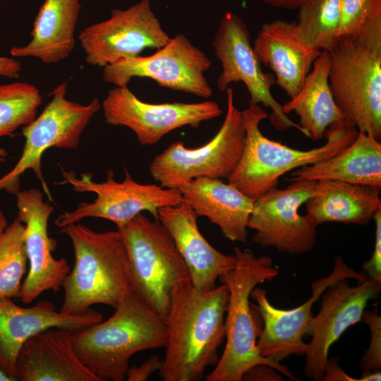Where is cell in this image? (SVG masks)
I'll use <instances>...</instances> for the list:
<instances>
[{
	"instance_id": "33",
	"label": "cell",
	"mask_w": 381,
	"mask_h": 381,
	"mask_svg": "<svg viewBox=\"0 0 381 381\" xmlns=\"http://www.w3.org/2000/svg\"><path fill=\"white\" fill-rule=\"evenodd\" d=\"M375 223V242L370 258L362 265L367 277L381 284V210L373 219Z\"/></svg>"
},
{
	"instance_id": "37",
	"label": "cell",
	"mask_w": 381,
	"mask_h": 381,
	"mask_svg": "<svg viewBox=\"0 0 381 381\" xmlns=\"http://www.w3.org/2000/svg\"><path fill=\"white\" fill-rule=\"evenodd\" d=\"M22 66L18 60L6 56H0V76L18 78Z\"/></svg>"
},
{
	"instance_id": "32",
	"label": "cell",
	"mask_w": 381,
	"mask_h": 381,
	"mask_svg": "<svg viewBox=\"0 0 381 381\" xmlns=\"http://www.w3.org/2000/svg\"><path fill=\"white\" fill-rule=\"evenodd\" d=\"M361 321L366 323L370 330V345L360 362L362 376H364L373 372L380 371L381 368V317L377 308L365 310Z\"/></svg>"
},
{
	"instance_id": "14",
	"label": "cell",
	"mask_w": 381,
	"mask_h": 381,
	"mask_svg": "<svg viewBox=\"0 0 381 381\" xmlns=\"http://www.w3.org/2000/svg\"><path fill=\"white\" fill-rule=\"evenodd\" d=\"M170 38L150 0H140L126 9H114L109 18L86 27L78 35L85 61L103 68L138 56L146 49H159Z\"/></svg>"
},
{
	"instance_id": "24",
	"label": "cell",
	"mask_w": 381,
	"mask_h": 381,
	"mask_svg": "<svg viewBox=\"0 0 381 381\" xmlns=\"http://www.w3.org/2000/svg\"><path fill=\"white\" fill-rule=\"evenodd\" d=\"M80 0H44L33 22L30 42L13 47V57H32L47 64L66 59L75 47Z\"/></svg>"
},
{
	"instance_id": "41",
	"label": "cell",
	"mask_w": 381,
	"mask_h": 381,
	"mask_svg": "<svg viewBox=\"0 0 381 381\" xmlns=\"http://www.w3.org/2000/svg\"><path fill=\"white\" fill-rule=\"evenodd\" d=\"M0 381H12V380L0 370Z\"/></svg>"
},
{
	"instance_id": "3",
	"label": "cell",
	"mask_w": 381,
	"mask_h": 381,
	"mask_svg": "<svg viewBox=\"0 0 381 381\" xmlns=\"http://www.w3.org/2000/svg\"><path fill=\"white\" fill-rule=\"evenodd\" d=\"M107 320L73 331L74 351L101 381H123L136 353L164 347L167 331L159 315L131 291Z\"/></svg>"
},
{
	"instance_id": "6",
	"label": "cell",
	"mask_w": 381,
	"mask_h": 381,
	"mask_svg": "<svg viewBox=\"0 0 381 381\" xmlns=\"http://www.w3.org/2000/svg\"><path fill=\"white\" fill-rule=\"evenodd\" d=\"M119 229L129 260L131 290L165 318L174 290L191 282L188 267L168 230L143 212Z\"/></svg>"
},
{
	"instance_id": "25",
	"label": "cell",
	"mask_w": 381,
	"mask_h": 381,
	"mask_svg": "<svg viewBox=\"0 0 381 381\" xmlns=\"http://www.w3.org/2000/svg\"><path fill=\"white\" fill-rule=\"evenodd\" d=\"M288 180H337L380 188V140L358 131L354 140L342 150L328 159L293 170Z\"/></svg>"
},
{
	"instance_id": "2",
	"label": "cell",
	"mask_w": 381,
	"mask_h": 381,
	"mask_svg": "<svg viewBox=\"0 0 381 381\" xmlns=\"http://www.w3.org/2000/svg\"><path fill=\"white\" fill-rule=\"evenodd\" d=\"M235 267L219 279L229 289L225 316L226 346L214 369L205 378L207 381H242L245 372L258 364L267 365L291 380L296 377L285 365L262 357L257 339L262 320L257 306L250 302L253 289L260 284L279 275L267 256L256 257L249 248L234 249Z\"/></svg>"
},
{
	"instance_id": "36",
	"label": "cell",
	"mask_w": 381,
	"mask_h": 381,
	"mask_svg": "<svg viewBox=\"0 0 381 381\" xmlns=\"http://www.w3.org/2000/svg\"><path fill=\"white\" fill-rule=\"evenodd\" d=\"M325 381H362L361 377L356 379L351 377L339 365L337 357L328 358L324 371Z\"/></svg>"
},
{
	"instance_id": "38",
	"label": "cell",
	"mask_w": 381,
	"mask_h": 381,
	"mask_svg": "<svg viewBox=\"0 0 381 381\" xmlns=\"http://www.w3.org/2000/svg\"><path fill=\"white\" fill-rule=\"evenodd\" d=\"M265 4L273 8L296 10L306 0H262Z\"/></svg>"
},
{
	"instance_id": "23",
	"label": "cell",
	"mask_w": 381,
	"mask_h": 381,
	"mask_svg": "<svg viewBox=\"0 0 381 381\" xmlns=\"http://www.w3.org/2000/svg\"><path fill=\"white\" fill-rule=\"evenodd\" d=\"M178 189L198 217H207L231 241H246L253 199L222 179L206 177L192 179Z\"/></svg>"
},
{
	"instance_id": "5",
	"label": "cell",
	"mask_w": 381,
	"mask_h": 381,
	"mask_svg": "<svg viewBox=\"0 0 381 381\" xmlns=\"http://www.w3.org/2000/svg\"><path fill=\"white\" fill-rule=\"evenodd\" d=\"M241 111L245 145L240 160L227 181L254 200L277 188L280 177L289 171L336 155L351 143L358 132L347 121L336 123L326 130L324 145L301 150L262 134L260 124L268 116L260 104H249Z\"/></svg>"
},
{
	"instance_id": "13",
	"label": "cell",
	"mask_w": 381,
	"mask_h": 381,
	"mask_svg": "<svg viewBox=\"0 0 381 381\" xmlns=\"http://www.w3.org/2000/svg\"><path fill=\"white\" fill-rule=\"evenodd\" d=\"M318 192V181H293L284 189L275 188L254 200L248 229L255 230L253 241L262 248L299 255L316 243V227L299 209Z\"/></svg>"
},
{
	"instance_id": "27",
	"label": "cell",
	"mask_w": 381,
	"mask_h": 381,
	"mask_svg": "<svg viewBox=\"0 0 381 381\" xmlns=\"http://www.w3.org/2000/svg\"><path fill=\"white\" fill-rule=\"evenodd\" d=\"M330 66L329 52L322 51L298 92L282 105L286 114L294 112L298 116L303 134L315 140L322 139L331 125L346 121L329 87Z\"/></svg>"
},
{
	"instance_id": "18",
	"label": "cell",
	"mask_w": 381,
	"mask_h": 381,
	"mask_svg": "<svg viewBox=\"0 0 381 381\" xmlns=\"http://www.w3.org/2000/svg\"><path fill=\"white\" fill-rule=\"evenodd\" d=\"M17 218L25 226L23 238L29 270L22 283L19 298L30 303L43 292L57 291L70 272L64 258L56 259L52 252L56 242L48 235V221L54 210L37 188L16 194Z\"/></svg>"
},
{
	"instance_id": "7",
	"label": "cell",
	"mask_w": 381,
	"mask_h": 381,
	"mask_svg": "<svg viewBox=\"0 0 381 381\" xmlns=\"http://www.w3.org/2000/svg\"><path fill=\"white\" fill-rule=\"evenodd\" d=\"M329 87L346 121L381 138V45L340 40L329 52Z\"/></svg>"
},
{
	"instance_id": "29",
	"label": "cell",
	"mask_w": 381,
	"mask_h": 381,
	"mask_svg": "<svg viewBox=\"0 0 381 381\" xmlns=\"http://www.w3.org/2000/svg\"><path fill=\"white\" fill-rule=\"evenodd\" d=\"M24 229L16 217L0 236V297L19 298L28 262Z\"/></svg>"
},
{
	"instance_id": "10",
	"label": "cell",
	"mask_w": 381,
	"mask_h": 381,
	"mask_svg": "<svg viewBox=\"0 0 381 381\" xmlns=\"http://www.w3.org/2000/svg\"><path fill=\"white\" fill-rule=\"evenodd\" d=\"M62 176L60 184L68 183L75 192L94 193L96 198L92 202H81L75 210L59 214L54 224L61 229L86 217L105 219L121 229L144 211L149 212L158 221L160 208L176 205L183 200L178 188L139 183L127 169L121 182L115 181L111 169L107 172V180L99 183L92 181L88 174L77 177L75 172L62 169Z\"/></svg>"
},
{
	"instance_id": "31",
	"label": "cell",
	"mask_w": 381,
	"mask_h": 381,
	"mask_svg": "<svg viewBox=\"0 0 381 381\" xmlns=\"http://www.w3.org/2000/svg\"><path fill=\"white\" fill-rule=\"evenodd\" d=\"M340 40L381 45V0H340Z\"/></svg>"
},
{
	"instance_id": "26",
	"label": "cell",
	"mask_w": 381,
	"mask_h": 381,
	"mask_svg": "<svg viewBox=\"0 0 381 381\" xmlns=\"http://www.w3.org/2000/svg\"><path fill=\"white\" fill-rule=\"evenodd\" d=\"M380 188L337 180L318 181V192L306 204L315 226L329 222L366 225L381 210Z\"/></svg>"
},
{
	"instance_id": "35",
	"label": "cell",
	"mask_w": 381,
	"mask_h": 381,
	"mask_svg": "<svg viewBox=\"0 0 381 381\" xmlns=\"http://www.w3.org/2000/svg\"><path fill=\"white\" fill-rule=\"evenodd\" d=\"M275 369L265 364H258L248 369L243 375L246 381H282Z\"/></svg>"
},
{
	"instance_id": "11",
	"label": "cell",
	"mask_w": 381,
	"mask_h": 381,
	"mask_svg": "<svg viewBox=\"0 0 381 381\" xmlns=\"http://www.w3.org/2000/svg\"><path fill=\"white\" fill-rule=\"evenodd\" d=\"M211 66L207 56L183 34L150 56L120 60L104 67L102 78L114 86H128L133 78H146L159 86L207 99L212 89L205 77Z\"/></svg>"
},
{
	"instance_id": "19",
	"label": "cell",
	"mask_w": 381,
	"mask_h": 381,
	"mask_svg": "<svg viewBox=\"0 0 381 381\" xmlns=\"http://www.w3.org/2000/svg\"><path fill=\"white\" fill-rule=\"evenodd\" d=\"M102 320L91 308L67 314L58 311L49 301H38L24 308L11 298L0 297V370L12 381L16 379V360L24 343L37 333L49 328L78 330Z\"/></svg>"
},
{
	"instance_id": "15",
	"label": "cell",
	"mask_w": 381,
	"mask_h": 381,
	"mask_svg": "<svg viewBox=\"0 0 381 381\" xmlns=\"http://www.w3.org/2000/svg\"><path fill=\"white\" fill-rule=\"evenodd\" d=\"M106 123L130 128L141 145H153L164 136L183 126L196 128L219 117L222 109L214 101L196 103H148L128 86H115L101 103Z\"/></svg>"
},
{
	"instance_id": "4",
	"label": "cell",
	"mask_w": 381,
	"mask_h": 381,
	"mask_svg": "<svg viewBox=\"0 0 381 381\" xmlns=\"http://www.w3.org/2000/svg\"><path fill=\"white\" fill-rule=\"evenodd\" d=\"M60 232L70 238L75 255L73 268L62 284L60 311L78 313L96 304L115 308L131 290L128 255L121 231L96 232L76 222Z\"/></svg>"
},
{
	"instance_id": "1",
	"label": "cell",
	"mask_w": 381,
	"mask_h": 381,
	"mask_svg": "<svg viewBox=\"0 0 381 381\" xmlns=\"http://www.w3.org/2000/svg\"><path fill=\"white\" fill-rule=\"evenodd\" d=\"M229 289L222 283L202 291L187 282L172 292L164 318L166 352L159 370L164 381H197L219 359L217 351L226 337Z\"/></svg>"
},
{
	"instance_id": "40",
	"label": "cell",
	"mask_w": 381,
	"mask_h": 381,
	"mask_svg": "<svg viewBox=\"0 0 381 381\" xmlns=\"http://www.w3.org/2000/svg\"><path fill=\"white\" fill-rule=\"evenodd\" d=\"M7 155L6 150L0 147V162H4Z\"/></svg>"
},
{
	"instance_id": "30",
	"label": "cell",
	"mask_w": 381,
	"mask_h": 381,
	"mask_svg": "<svg viewBox=\"0 0 381 381\" xmlns=\"http://www.w3.org/2000/svg\"><path fill=\"white\" fill-rule=\"evenodd\" d=\"M42 102L40 90L26 82L0 85V138L11 135L36 117Z\"/></svg>"
},
{
	"instance_id": "17",
	"label": "cell",
	"mask_w": 381,
	"mask_h": 381,
	"mask_svg": "<svg viewBox=\"0 0 381 381\" xmlns=\"http://www.w3.org/2000/svg\"><path fill=\"white\" fill-rule=\"evenodd\" d=\"M381 284L368 277L356 286L342 279L321 295V307L313 316L305 353L304 374L315 381L323 380L331 346L351 326L361 322L368 302L378 298Z\"/></svg>"
},
{
	"instance_id": "16",
	"label": "cell",
	"mask_w": 381,
	"mask_h": 381,
	"mask_svg": "<svg viewBox=\"0 0 381 381\" xmlns=\"http://www.w3.org/2000/svg\"><path fill=\"white\" fill-rule=\"evenodd\" d=\"M342 279L361 282L367 279L364 272H358L337 255L331 274L318 279L311 284L312 296L293 309L275 308L268 300L266 290L256 286L250 294L262 320V327L257 339L260 354L270 361L280 362L291 355L303 356L307 344L303 340L310 335L313 318L312 308L322 293Z\"/></svg>"
},
{
	"instance_id": "20",
	"label": "cell",
	"mask_w": 381,
	"mask_h": 381,
	"mask_svg": "<svg viewBox=\"0 0 381 381\" xmlns=\"http://www.w3.org/2000/svg\"><path fill=\"white\" fill-rule=\"evenodd\" d=\"M197 218L185 200L158 210V221L171 236L188 267L193 286L206 291L215 287L217 279L235 267L236 259L209 243L198 229Z\"/></svg>"
},
{
	"instance_id": "21",
	"label": "cell",
	"mask_w": 381,
	"mask_h": 381,
	"mask_svg": "<svg viewBox=\"0 0 381 381\" xmlns=\"http://www.w3.org/2000/svg\"><path fill=\"white\" fill-rule=\"evenodd\" d=\"M252 47L261 64L272 71L276 84L290 98L298 92L322 52L303 41L295 21L282 20L263 24Z\"/></svg>"
},
{
	"instance_id": "28",
	"label": "cell",
	"mask_w": 381,
	"mask_h": 381,
	"mask_svg": "<svg viewBox=\"0 0 381 381\" xmlns=\"http://www.w3.org/2000/svg\"><path fill=\"white\" fill-rule=\"evenodd\" d=\"M296 10V28L303 41L329 52L338 42L340 0H306Z\"/></svg>"
},
{
	"instance_id": "22",
	"label": "cell",
	"mask_w": 381,
	"mask_h": 381,
	"mask_svg": "<svg viewBox=\"0 0 381 381\" xmlns=\"http://www.w3.org/2000/svg\"><path fill=\"white\" fill-rule=\"evenodd\" d=\"M73 332L49 328L29 338L18 354L16 380L101 381L76 355Z\"/></svg>"
},
{
	"instance_id": "12",
	"label": "cell",
	"mask_w": 381,
	"mask_h": 381,
	"mask_svg": "<svg viewBox=\"0 0 381 381\" xmlns=\"http://www.w3.org/2000/svg\"><path fill=\"white\" fill-rule=\"evenodd\" d=\"M212 46L222 68L217 80L219 90H226L232 83H243L250 95L249 104H261L270 108L272 113L269 118L277 130L295 128L303 134L302 128L288 117L272 95L274 75L262 69L253 49L248 26L238 15L231 11L223 15Z\"/></svg>"
},
{
	"instance_id": "8",
	"label": "cell",
	"mask_w": 381,
	"mask_h": 381,
	"mask_svg": "<svg viewBox=\"0 0 381 381\" xmlns=\"http://www.w3.org/2000/svg\"><path fill=\"white\" fill-rule=\"evenodd\" d=\"M225 91L226 115L210 141L195 148L186 147L183 141L174 142L150 162V174L162 187L178 188L201 177L228 179L234 171L243 150L246 130L232 88Z\"/></svg>"
},
{
	"instance_id": "9",
	"label": "cell",
	"mask_w": 381,
	"mask_h": 381,
	"mask_svg": "<svg viewBox=\"0 0 381 381\" xmlns=\"http://www.w3.org/2000/svg\"><path fill=\"white\" fill-rule=\"evenodd\" d=\"M66 93V83L53 89L49 95L52 99L42 112L23 127L25 144L22 155L14 167L0 179V190L16 195L20 190V176L27 170H32L49 200H52L41 168L44 152L50 147L77 148L84 130L101 109L98 98L81 104L68 99Z\"/></svg>"
},
{
	"instance_id": "34",
	"label": "cell",
	"mask_w": 381,
	"mask_h": 381,
	"mask_svg": "<svg viewBox=\"0 0 381 381\" xmlns=\"http://www.w3.org/2000/svg\"><path fill=\"white\" fill-rule=\"evenodd\" d=\"M163 360L158 355H153L141 365L129 367L126 378L128 381H145L162 366Z\"/></svg>"
},
{
	"instance_id": "39",
	"label": "cell",
	"mask_w": 381,
	"mask_h": 381,
	"mask_svg": "<svg viewBox=\"0 0 381 381\" xmlns=\"http://www.w3.org/2000/svg\"><path fill=\"white\" fill-rule=\"evenodd\" d=\"M8 225L7 220L4 213L0 210V236L3 234Z\"/></svg>"
}]
</instances>
